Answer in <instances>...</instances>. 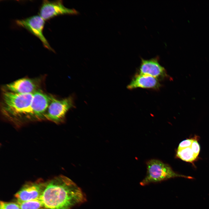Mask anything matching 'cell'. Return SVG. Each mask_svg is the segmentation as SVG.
<instances>
[{"label": "cell", "mask_w": 209, "mask_h": 209, "mask_svg": "<svg viewBox=\"0 0 209 209\" xmlns=\"http://www.w3.org/2000/svg\"><path fill=\"white\" fill-rule=\"evenodd\" d=\"M159 59L158 56L148 60L141 58L139 74L149 75L158 80L167 78L168 77L166 71L159 63Z\"/></svg>", "instance_id": "obj_9"}, {"label": "cell", "mask_w": 209, "mask_h": 209, "mask_svg": "<svg viewBox=\"0 0 209 209\" xmlns=\"http://www.w3.org/2000/svg\"><path fill=\"white\" fill-rule=\"evenodd\" d=\"M176 156L184 161L189 162H193L197 158L191 147L177 149Z\"/></svg>", "instance_id": "obj_12"}, {"label": "cell", "mask_w": 209, "mask_h": 209, "mask_svg": "<svg viewBox=\"0 0 209 209\" xmlns=\"http://www.w3.org/2000/svg\"><path fill=\"white\" fill-rule=\"evenodd\" d=\"M194 140V139H189L183 141L179 144L177 149L190 147Z\"/></svg>", "instance_id": "obj_15"}, {"label": "cell", "mask_w": 209, "mask_h": 209, "mask_svg": "<svg viewBox=\"0 0 209 209\" xmlns=\"http://www.w3.org/2000/svg\"><path fill=\"white\" fill-rule=\"evenodd\" d=\"M195 155L197 157L200 151V147L197 140L194 139L191 146Z\"/></svg>", "instance_id": "obj_16"}, {"label": "cell", "mask_w": 209, "mask_h": 209, "mask_svg": "<svg viewBox=\"0 0 209 209\" xmlns=\"http://www.w3.org/2000/svg\"><path fill=\"white\" fill-rule=\"evenodd\" d=\"M39 199L44 207L48 209H72L86 199L75 183L60 175L46 183Z\"/></svg>", "instance_id": "obj_1"}, {"label": "cell", "mask_w": 209, "mask_h": 209, "mask_svg": "<svg viewBox=\"0 0 209 209\" xmlns=\"http://www.w3.org/2000/svg\"><path fill=\"white\" fill-rule=\"evenodd\" d=\"M39 78H22L4 86V91L19 94L33 93L39 89Z\"/></svg>", "instance_id": "obj_7"}, {"label": "cell", "mask_w": 209, "mask_h": 209, "mask_svg": "<svg viewBox=\"0 0 209 209\" xmlns=\"http://www.w3.org/2000/svg\"><path fill=\"white\" fill-rule=\"evenodd\" d=\"M74 107L72 97L58 100L53 96L45 116V120L56 123L62 122L64 121L67 111Z\"/></svg>", "instance_id": "obj_4"}, {"label": "cell", "mask_w": 209, "mask_h": 209, "mask_svg": "<svg viewBox=\"0 0 209 209\" xmlns=\"http://www.w3.org/2000/svg\"><path fill=\"white\" fill-rule=\"evenodd\" d=\"M45 21L39 15H35L17 20L15 22L18 26L25 28L38 38L46 48L54 52L43 34Z\"/></svg>", "instance_id": "obj_5"}, {"label": "cell", "mask_w": 209, "mask_h": 209, "mask_svg": "<svg viewBox=\"0 0 209 209\" xmlns=\"http://www.w3.org/2000/svg\"><path fill=\"white\" fill-rule=\"evenodd\" d=\"M39 15L45 21L49 20L57 16L66 14H77L75 9L65 7L61 0H44L40 7Z\"/></svg>", "instance_id": "obj_6"}, {"label": "cell", "mask_w": 209, "mask_h": 209, "mask_svg": "<svg viewBox=\"0 0 209 209\" xmlns=\"http://www.w3.org/2000/svg\"><path fill=\"white\" fill-rule=\"evenodd\" d=\"M33 93L19 94L4 91L1 111L7 120L17 126L34 121L31 108Z\"/></svg>", "instance_id": "obj_2"}, {"label": "cell", "mask_w": 209, "mask_h": 209, "mask_svg": "<svg viewBox=\"0 0 209 209\" xmlns=\"http://www.w3.org/2000/svg\"><path fill=\"white\" fill-rule=\"evenodd\" d=\"M161 85L158 80L151 76L137 74L133 78L127 88L131 90L136 88L158 90Z\"/></svg>", "instance_id": "obj_11"}, {"label": "cell", "mask_w": 209, "mask_h": 209, "mask_svg": "<svg viewBox=\"0 0 209 209\" xmlns=\"http://www.w3.org/2000/svg\"><path fill=\"white\" fill-rule=\"evenodd\" d=\"M52 96L40 89L33 93L31 108L34 121L45 120V116Z\"/></svg>", "instance_id": "obj_8"}, {"label": "cell", "mask_w": 209, "mask_h": 209, "mask_svg": "<svg viewBox=\"0 0 209 209\" xmlns=\"http://www.w3.org/2000/svg\"><path fill=\"white\" fill-rule=\"evenodd\" d=\"M47 209V208H41V209Z\"/></svg>", "instance_id": "obj_17"}, {"label": "cell", "mask_w": 209, "mask_h": 209, "mask_svg": "<svg viewBox=\"0 0 209 209\" xmlns=\"http://www.w3.org/2000/svg\"><path fill=\"white\" fill-rule=\"evenodd\" d=\"M146 165V175L140 183L141 186H144L151 183H159L177 177L192 179L191 177L175 172L169 165L158 159L149 160L147 162Z\"/></svg>", "instance_id": "obj_3"}, {"label": "cell", "mask_w": 209, "mask_h": 209, "mask_svg": "<svg viewBox=\"0 0 209 209\" xmlns=\"http://www.w3.org/2000/svg\"><path fill=\"white\" fill-rule=\"evenodd\" d=\"M21 209H40L44 207L39 198L28 201L18 202Z\"/></svg>", "instance_id": "obj_13"}, {"label": "cell", "mask_w": 209, "mask_h": 209, "mask_svg": "<svg viewBox=\"0 0 209 209\" xmlns=\"http://www.w3.org/2000/svg\"><path fill=\"white\" fill-rule=\"evenodd\" d=\"M45 185L46 183L39 182L25 185L15 195L17 201H24L39 198Z\"/></svg>", "instance_id": "obj_10"}, {"label": "cell", "mask_w": 209, "mask_h": 209, "mask_svg": "<svg viewBox=\"0 0 209 209\" xmlns=\"http://www.w3.org/2000/svg\"><path fill=\"white\" fill-rule=\"evenodd\" d=\"M0 209H21L19 205L17 203L0 202Z\"/></svg>", "instance_id": "obj_14"}]
</instances>
